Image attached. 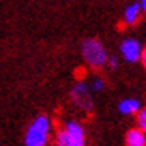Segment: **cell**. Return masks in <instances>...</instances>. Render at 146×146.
Instances as JSON below:
<instances>
[{"instance_id":"cell-9","label":"cell","mask_w":146,"mask_h":146,"mask_svg":"<svg viewBox=\"0 0 146 146\" xmlns=\"http://www.w3.org/2000/svg\"><path fill=\"white\" fill-rule=\"evenodd\" d=\"M136 128H139L141 131L146 133V107L145 108H139V112L136 113Z\"/></svg>"},{"instance_id":"cell-7","label":"cell","mask_w":146,"mask_h":146,"mask_svg":"<svg viewBox=\"0 0 146 146\" xmlns=\"http://www.w3.org/2000/svg\"><path fill=\"white\" fill-rule=\"evenodd\" d=\"M139 108H141V104L136 99H125L118 104V110L123 115H135L139 112Z\"/></svg>"},{"instance_id":"cell-13","label":"cell","mask_w":146,"mask_h":146,"mask_svg":"<svg viewBox=\"0 0 146 146\" xmlns=\"http://www.w3.org/2000/svg\"><path fill=\"white\" fill-rule=\"evenodd\" d=\"M139 7H141V12L146 13V0H141V2H139Z\"/></svg>"},{"instance_id":"cell-4","label":"cell","mask_w":146,"mask_h":146,"mask_svg":"<svg viewBox=\"0 0 146 146\" xmlns=\"http://www.w3.org/2000/svg\"><path fill=\"white\" fill-rule=\"evenodd\" d=\"M71 99L74 100V104L82 108L84 112L92 110V92L90 87L86 82H77L71 90Z\"/></svg>"},{"instance_id":"cell-2","label":"cell","mask_w":146,"mask_h":146,"mask_svg":"<svg viewBox=\"0 0 146 146\" xmlns=\"http://www.w3.org/2000/svg\"><path fill=\"white\" fill-rule=\"evenodd\" d=\"M56 146H86V131L79 121H67L56 135Z\"/></svg>"},{"instance_id":"cell-5","label":"cell","mask_w":146,"mask_h":146,"mask_svg":"<svg viewBox=\"0 0 146 146\" xmlns=\"http://www.w3.org/2000/svg\"><path fill=\"white\" fill-rule=\"evenodd\" d=\"M120 51H121V56L125 58V61H128V62H136L141 58L143 46H141L139 41L133 40V38H128V40H125L120 44Z\"/></svg>"},{"instance_id":"cell-8","label":"cell","mask_w":146,"mask_h":146,"mask_svg":"<svg viewBox=\"0 0 146 146\" xmlns=\"http://www.w3.org/2000/svg\"><path fill=\"white\" fill-rule=\"evenodd\" d=\"M139 17H141V7H139V3H131V5H128L126 10H125V15H123L126 25H135V23H138Z\"/></svg>"},{"instance_id":"cell-12","label":"cell","mask_w":146,"mask_h":146,"mask_svg":"<svg viewBox=\"0 0 146 146\" xmlns=\"http://www.w3.org/2000/svg\"><path fill=\"white\" fill-rule=\"evenodd\" d=\"M139 61L143 62V66H145V69H146V46L143 48V51H141V58H139Z\"/></svg>"},{"instance_id":"cell-3","label":"cell","mask_w":146,"mask_h":146,"mask_svg":"<svg viewBox=\"0 0 146 146\" xmlns=\"http://www.w3.org/2000/svg\"><path fill=\"white\" fill-rule=\"evenodd\" d=\"M82 56L89 62V66L95 67V69L104 67L107 64V59H108L105 46L99 40H94V38L86 40L82 43Z\"/></svg>"},{"instance_id":"cell-11","label":"cell","mask_w":146,"mask_h":146,"mask_svg":"<svg viewBox=\"0 0 146 146\" xmlns=\"http://www.w3.org/2000/svg\"><path fill=\"white\" fill-rule=\"evenodd\" d=\"M107 64H108V67H112V69H117V58L115 56H108V59H107Z\"/></svg>"},{"instance_id":"cell-1","label":"cell","mask_w":146,"mask_h":146,"mask_svg":"<svg viewBox=\"0 0 146 146\" xmlns=\"http://www.w3.org/2000/svg\"><path fill=\"white\" fill-rule=\"evenodd\" d=\"M49 133H51V120L46 115L36 117L25 133V146H46Z\"/></svg>"},{"instance_id":"cell-6","label":"cell","mask_w":146,"mask_h":146,"mask_svg":"<svg viewBox=\"0 0 146 146\" xmlns=\"http://www.w3.org/2000/svg\"><path fill=\"white\" fill-rule=\"evenodd\" d=\"M126 146H146V133L139 128H131L125 136Z\"/></svg>"},{"instance_id":"cell-10","label":"cell","mask_w":146,"mask_h":146,"mask_svg":"<svg viewBox=\"0 0 146 146\" xmlns=\"http://www.w3.org/2000/svg\"><path fill=\"white\" fill-rule=\"evenodd\" d=\"M90 87H92L94 92H102V90H104V87H105V80L102 79V77H95V79L92 80Z\"/></svg>"}]
</instances>
